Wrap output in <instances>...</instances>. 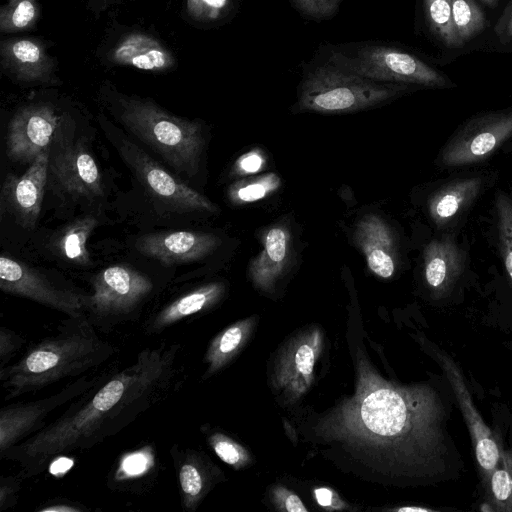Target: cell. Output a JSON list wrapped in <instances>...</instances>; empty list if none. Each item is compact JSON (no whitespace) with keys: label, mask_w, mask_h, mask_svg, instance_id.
I'll list each match as a JSON object with an SVG mask.
<instances>
[{"label":"cell","mask_w":512,"mask_h":512,"mask_svg":"<svg viewBox=\"0 0 512 512\" xmlns=\"http://www.w3.org/2000/svg\"><path fill=\"white\" fill-rule=\"evenodd\" d=\"M335 65L372 81L443 87L446 79L417 57L395 48L366 46L354 58L333 56Z\"/></svg>","instance_id":"obj_6"},{"label":"cell","mask_w":512,"mask_h":512,"mask_svg":"<svg viewBox=\"0 0 512 512\" xmlns=\"http://www.w3.org/2000/svg\"><path fill=\"white\" fill-rule=\"evenodd\" d=\"M220 243L221 240L211 233L173 231L144 235L136 242V248L143 255L172 265L200 260Z\"/></svg>","instance_id":"obj_17"},{"label":"cell","mask_w":512,"mask_h":512,"mask_svg":"<svg viewBox=\"0 0 512 512\" xmlns=\"http://www.w3.org/2000/svg\"><path fill=\"white\" fill-rule=\"evenodd\" d=\"M322 343L320 330L312 328L293 338L279 355L273 380L290 399H297L310 387Z\"/></svg>","instance_id":"obj_15"},{"label":"cell","mask_w":512,"mask_h":512,"mask_svg":"<svg viewBox=\"0 0 512 512\" xmlns=\"http://www.w3.org/2000/svg\"><path fill=\"white\" fill-rule=\"evenodd\" d=\"M298 9L313 18L332 15L340 0H292Z\"/></svg>","instance_id":"obj_36"},{"label":"cell","mask_w":512,"mask_h":512,"mask_svg":"<svg viewBox=\"0 0 512 512\" xmlns=\"http://www.w3.org/2000/svg\"><path fill=\"white\" fill-rule=\"evenodd\" d=\"M425 13L431 30L447 46L461 43L452 20V0H424Z\"/></svg>","instance_id":"obj_29"},{"label":"cell","mask_w":512,"mask_h":512,"mask_svg":"<svg viewBox=\"0 0 512 512\" xmlns=\"http://www.w3.org/2000/svg\"><path fill=\"white\" fill-rule=\"evenodd\" d=\"M279 184L276 174H266L234 184L229 190V197L236 204L254 202L276 190Z\"/></svg>","instance_id":"obj_32"},{"label":"cell","mask_w":512,"mask_h":512,"mask_svg":"<svg viewBox=\"0 0 512 512\" xmlns=\"http://www.w3.org/2000/svg\"><path fill=\"white\" fill-rule=\"evenodd\" d=\"M2 69L24 83H58L57 63L44 42L32 37H15L1 41Z\"/></svg>","instance_id":"obj_16"},{"label":"cell","mask_w":512,"mask_h":512,"mask_svg":"<svg viewBox=\"0 0 512 512\" xmlns=\"http://www.w3.org/2000/svg\"><path fill=\"white\" fill-rule=\"evenodd\" d=\"M147 461L142 454H133L123 461V469L126 473L134 475L144 471Z\"/></svg>","instance_id":"obj_40"},{"label":"cell","mask_w":512,"mask_h":512,"mask_svg":"<svg viewBox=\"0 0 512 512\" xmlns=\"http://www.w3.org/2000/svg\"><path fill=\"white\" fill-rule=\"evenodd\" d=\"M0 288L6 293L29 298L64 312L72 318L80 317L84 306L80 295L57 288L24 263L4 255L0 257Z\"/></svg>","instance_id":"obj_10"},{"label":"cell","mask_w":512,"mask_h":512,"mask_svg":"<svg viewBox=\"0 0 512 512\" xmlns=\"http://www.w3.org/2000/svg\"><path fill=\"white\" fill-rule=\"evenodd\" d=\"M490 510L512 512V443L503 449L500 444V460L483 485Z\"/></svg>","instance_id":"obj_24"},{"label":"cell","mask_w":512,"mask_h":512,"mask_svg":"<svg viewBox=\"0 0 512 512\" xmlns=\"http://www.w3.org/2000/svg\"><path fill=\"white\" fill-rule=\"evenodd\" d=\"M463 268V254L456 243L445 237L431 241L424 250V277L434 296L448 294Z\"/></svg>","instance_id":"obj_20"},{"label":"cell","mask_w":512,"mask_h":512,"mask_svg":"<svg viewBox=\"0 0 512 512\" xmlns=\"http://www.w3.org/2000/svg\"><path fill=\"white\" fill-rule=\"evenodd\" d=\"M358 375L354 397L327 424L332 432L384 453L399 474L434 478L445 473L446 410L437 391L428 384L389 383L365 364Z\"/></svg>","instance_id":"obj_1"},{"label":"cell","mask_w":512,"mask_h":512,"mask_svg":"<svg viewBox=\"0 0 512 512\" xmlns=\"http://www.w3.org/2000/svg\"><path fill=\"white\" fill-rule=\"evenodd\" d=\"M118 104L120 118L130 131L177 171L189 176L196 173L204 144L197 122L174 116L139 97L120 96Z\"/></svg>","instance_id":"obj_4"},{"label":"cell","mask_w":512,"mask_h":512,"mask_svg":"<svg viewBox=\"0 0 512 512\" xmlns=\"http://www.w3.org/2000/svg\"><path fill=\"white\" fill-rule=\"evenodd\" d=\"M51 148L43 151L21 176L10 174L1 191V211L11 213L26 229L34 228L40 215L49 176Z\"/></svg>","instance_id":"obj_14"},{"label":"cell","mask_w":512,"mask_h":512,"mask_svg":"<svg viewBox=\"0 0 512 512\" xmlns=\"http://www.w3.org/2000/svg\"><path fill=\"white\" fill-rule=\"evenodd\" d=\"M500 254L512 283V199L500 193L495 202Z\"/></svg>","instance_id":"obj_31"},{"label":"cell","mask_w":512,"mask_h":512,"mask_svg":"<svg viewBox=\"0 0 512 512\" xmlns=\"http://www.w3.org/2000/svg\"><path fill=\"white\" fill-rule=\"evenodd\" d=\"M230 0H186V12L200 22H211L222 17L230 6Z\"/></svg>","instance_id":"obj_34"},{"label":"cell","mask_w":512,"mask_h":512,"mask_svg":"<svg viewBox=\"0 0 512 512\" xmlns=\"http://www.w3.org/2000/svg\"><path fill=\"white\" fill-rule=\"evenodd\" d=\"M262 165V156L256 152H249L237 160L235 168L239 173H254L259 171Z\"/></svg>","instance_id":"obj_39"},{"label":"cell","mask_w":512,"mask_h":512,"mask_svg":"<svg viewBox=\"0 0 512 512\" xmlns=\"http://www.w3.org/2000/svg\"><path fill=\"white\" fill-rule=\"evenodd\" d=\"M53 146L56 148L55 144ZM49 176L52 186L71 197L95 198L103 195L98 166L80 143L57 144L51 148Z\"/></svg>","instance_id":"obj_13"},{"label":"cell","mask_w":512,"mask_h":512,"mask_svg":"<svg viewBox=\"0 0 512 512\" xmlns=\"http://www.w3.org/2000/svg\"><path fill=\"white\" fill-rule=\"evenodd\" d=\"M96 225L97 220L92 216L80 218L68 225L56 242L59 253L74 263L87 264L89 254L86 244Z\"/></svg>","instance_id":"obj_27"},{"label":"cell","mask_w":512,"mask_h":512,"mask_svg":"<svg viewBox=\"0 0 512 512\" xmlns=\"http://www.w3.org/2000/svg\"><path fill=\"white\" fill-rule=\"evenodd\" d=\"M481 1L488 5H494L496 3V0H481Z\"/></svg>","instance_id":"obj_46"},{"label":"cell","mask_w":512,"mask_h":512,"mask_svg":"<svg viewBox=\"0 0 512 512\" xmlns=\"http://www.w3.org/2000/svg\"><path fill=\"white\" fill-rule=\"evenodd\" d=\"M47 403L3 409L0 420V448L2 453L19 437L28 432L32 425L47 410Z\"/></svg>","instance_id":"obj_26"},{"label":"cell","mask_w":512,"mask_h":512,"mask_svg":"<svg viewBox=\"0 0 512 512\" xmlns=\"http://www.w3.org/2000/svg\"><path fill=\"white\" fill-rule=\"evenodd\" d=\"M111 353L88 324H74L35 346L17 364L1 372V378L13 395H18L79 373Z\"/></svg>","instance_id":"obj_3"},{"label":"cell","mask_w":512,"mask_h":512,"mask_svg":"<svg viewBox=\"0 0 512 512\" xmlns=\"http://www.w3.org/2000/svg\"><path fill=\"white\" fill-rule=\"evenodd\" d=\"M40 10V0H6L0 8V31L19 33L32 29Z\"/></svg>","instance_id":"obj_28"},{"label":"cell","mask_w":512,"mask_h":512,"mask_svg":"<svg viewBox=\"0 0 512 512\" xmlns=\"http://www.w3.org/2000/svg\"><path fill=\"white\" fill-rule=\"evenodd\" d=\"M512 137V111L473 119L444 147L441 163L446 167L478 162Z\"/></svg>","instance_id":"obj_8"},{"label":"cell","mask_w":512,"mask_h":512,"mask_svg":"<svg viewBox=\"0 0 512 512\" xmlns=\"http://www.w3.org/2000/svg\"><path fill=\"white\" fill-rule=\"evenodd\" d=\"M356 245L365 255L369 269L388 279L395 271L394 238L386 222L375 214L364 216L354 232Z\"/></svg>","instance_id":"obj_19"},{"label":"cell","mask_w":512,"mask_h":512,"mask_svg":"<svg viewBox=\"0 0 512 512\" xmlns=\"http://www.w3.org/2000/svg\"><path fill=\"white\" fill-rule=\"evenodd\" d=\"M209 441L217 456L235 468L245 466L250 460L248 452L225 435L214 434Z\"/></svg>","instance_id":"obj_33"},{"label":"cell","mask_w":512,"mask_h":512,"mask_svg":"<svg viewBox=\"0 0 512 512\" xmlns=\"http://www.w3.org/2000/svg\"><path fill=\"white\" fill-rule=\"evenodd\" d=\"M401 85H384L337 65L317 68L303 83L299 97L302 110L346 113L389 100L403 91Z\"/></svg>","instance_id":"obj_5"},{"label":"cell","mask_w":512,"mask_h":512,"mask_svg":"<svg viewBox=\"0 0 512 512\" xmlns=\"http://www.w3.org/2000/svg\"><path fill=\"white\" fill-rule=\"evenodd\" d=\"M452 20L461 44L485 27V17L474 0H452Z\"/></svg>","instance_id":"obj_30"},{"label":"cell","mask_w":512,"mask_h":512,"mask_svg":"<svg viewBox=\"0 0 512 512\" xmlns=\"http://www.w3.org/2000/svg\"><path fill=\"white\" fill-rule=\"evenodd\" d=\"M291 257V236L281 226L269 229L263 240V250L250 264V276L255 285L265 291L272 290L283 274Z\"/></svg>","instance_id":"obj_21"},{"label":"cell","mask_w":512,"mask_h":512,"mask_svg":"<svg viewBox=\"0 0 512 512\" xmlns=\"http://www.w3.org/2000/svg\"><path fill=\"white\" fill-rule=\"evenodd\" d=\"M399 512H413V511H419V512H427V511H433V509H430V508H426V507H417V506H412V507H401V508H398V509H395Z\"/></svg>","instance_id":"obj_44"},{"label":"cell","mask_w":512,"mask_h":512,"mask_svg":"<svg viewBox=\"0 0 512 512\" xmlns=\"http://www.w3.org/2000/svg\"><path fill=\"white\" fill-rule=\"evenodd\" d=\"M42 511H78L77 509L75 508H71V507H66V506H61V507H50V508H46V509H43Z\"/></svg>","instance_id":"obj_45"},{"label":"cell","mask_w":512,"mask_h":512,"mask_svg":"<svg viewBox=\"0 0 512 512\" xmlns=\"http://www.w3.org/2000/svg\"><path fill=\"white\" fill-rule=\"evenodd\" d=\"M60 124V116L48 103L29 104L11 118L6 134V154L14 162L31 164L50 149Z\"/></svg>","instance_id":"obj_7"},{"label":"cell","mask_w":512,"mask_h":512,"mask_svg":"<svg viewBox=\"0 0 512 512\" xmlns=\"http://www.w3.org/2000/svg\"><path fill=\"white\" fill-rule=\"evenodd\" d=\"M435 356L450 383L465 419L484 485L499 463L500 444L475 407L458 364L445 351L437 350Z\"/></svg>","instance_id":"obj_9"},{"label":"cell","mask_w":512,"mask_h":512,"mask_svg":"<svg viewBox=\"0 0 512 512\" xmlns=\"http://www.w3.org/2000/svg\"><path fill=\"white\" fill-rule=\"evenodd\" d=\"M315 499L318 504L327 509H343L346 507L345 503L340 497L331 489L320 487L314 490Z\"/></svg>","instance_id":"obj_38"},{"label":"cell","mask_w":512,"mask_h":512,"mask_svg":"<svg viewBox=\"0 0 512 512\" xmlns=\"http://www.w3.org/2000/svg\"><path fill=\"white\" fill-rule=\"evenodd\" d=\"M272 496L280 510L288 512H307V508L304 506L301 499L286 488H274Z\"/></svg>","instance_id":"obj_37"},{"label":"cell","mask_w":512,"mask_h":512,"mask_svg":"<svg viewBox=\"0 0 512 512\" xmlns=\"http://www.w3.org/2000/svg\"><path fill=\"white\" fill-rule=\"evenodd\" d=\"M72 465V460L65 457H60L51 464L50 472L54 475L62 474L69 470Z\"/></svg>","instance_id":"obj_41"},{"label":"cell","mask_w":512,"mask_h":512,"mask_svg":"<svg viewBox=\"0 0 512 512\" xmlns=\"http://www.w3.org/2000/svg\"><path fill=\"white\" fill-rule=\"evenodd\" d=\"M181 490L187 505H193L201 496L204 479L200 470L193 463H185L179 472Z\"/></svg>","instance_id":"obj_35"},{"label":"cell","mask_w":512,"mask_h":512,"mask_svg":"<svg viewBox=\"0 0 512 512\" xmlns=\"http://www.w3.org/2000/svg\"><path fill=\"white\" fill-rule=\"evenodd\" d=\"M254 322V318L239 321L225 329L212 341L206 355L209 373L220 369L238 352L247 340Z\"/></svg>","instance_id":"obj_25"},{"label":"cell","mask_w":512,"mask_h":512,"mask_svg":"<svg viewBox=\"0 0 512 512\" xmlns=\"http://www.w3.org/2000/svg\"><path fill=\"white\" fill-rule=\"evenodd\" d=\"M112 2L113 0H89L90 7L95 11L106 9Z\"/></svg>","instance_id":"obj_43"},{"label":"cell","mask_w":512,"mask_h":512,"mask_svg":"<svg viewBox=\"0 0 512 512\" xmlns=\"http://www.w3.org/2000/svg\"><path fill=\"white\" fill-rule=\"evenodd\" d=\"M162 368L159 359H140L136 368L114 377L101 387L84 406L63 417L21 447L18 456L36 460L38 465L55 454L81 446L92 435L112 424L136 400L147 399L159 384Z\"/></svg>","instance_id":"obj_2"},{"label":"cell","mask_w":512,"mask_h":512,"mask_svg":"<svg viewBox=\"0 0 512 512\" xmlns=\"http://www.w3.org/2000/svg\"><path fill=\"white\" fill-rule=\"evenodd\" d=\"M222 283L202 286L172 302L155 318L152 327L162 329L214 304L223 294Z\"/></svg>","instance_id":"obj_23"},{"label":"cell","mask_w":512,"mask_h":512,"mask_svg":"<svg viewBox=\"0 0 512 512\" xmlns=\"http://www.w3.org/2000/svg\"><path fill=\"white\" fill-rule=\"evenodd\" d=\"M123 150L140 181L158 200L179 211L217 210L208 198L177 180L137 147L128 144Z\"/></svg>","instance_id":"obj_12"},{"label":"cell","mask_w":512,"mask_h":512,"mask_svg":"<svg viewBox=\"0 0 512 512\" xmlns=\"http://www.w3.org/2000/svg\"><path fill=\"white\" fill-rule=\"evenodd\" d=\"M113 66H125L149 72H166L177 64L171 50L149 33L130 31L122 34L105 54Z\"/></svg>","instance_id":"obj_18"},{"label":"cell","mask_w":512,"mask_h":512,"mask_svg":"<svg viewBox=\"0 0 512 512\" xmlns=\"http://www.w3.org/2000/svg\"><path fill=\"white\" fill-rule=\"evenodd\" d=\"M152 287L145 275L131 267L110 266L95 277L89 306L100 316L127 314L144 300Z\"/></svg>","instance_id":"obj_11"},{"label":"cell","mask_w":512,"mask_h":512,"mask_svg":"<svg viewBox=\"0 0 512 512\" xmlns=\"http://www.w3.org/2000/svg\"><path fill=\"white\" fill-rule=\"evenodd\" d=\"M501 27L502 34L508 38H512V3L511 6L508 7L507 12L503 17Z\"/></svg>","instance_id":"obj_42"},{"label":"cell","mask_w":512,"mask_h":512,"mask_svg":"<svg viewBox=\"0 0 512 512\" xmlns=\"http://www.w3.org/2000/svg\"><path fill=\"white\" fill-rule=\"evenodd\" d=\"M480 177L458 179L438 191L429 200L430 216L437 226H443L452 220L480 192Z\"/></svg>","instance_id":"obj_22"}]
</instances>
